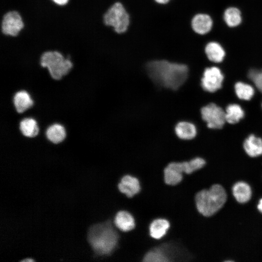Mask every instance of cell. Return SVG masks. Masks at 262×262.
I'll return each instance as SVG.
<instances>
[{"instance_id": "6da1fadb", "label": "cell", "mask_w": 262, "mask_h": 262, "mask_svg": "<svg viewBox=\"0 0 262 262\" xmlns=\"http://www.w3.org/2000/svg\"><path fill=\"white\" fill-rule=\"evenodd\" d=\"M146 69L155 83L174 90L184 83L188 74V68L186 65L166 60L150 61L147 64Z\"/></svg>"}, {"instance_id": "7a4b0ae2", "label": "cell", "mask_w": 262, "mask_h": 262, "mask_svg": "<svg viewBox=\"0 0 262 262\" xmlns=\"http://www.w3.org/2000/svg\"><path fill=\"white\" fill-rule=\"evenodd\" d=\"M119 238L110 220L92 226L87 235V240L93 250L100 256L111 254L117 246Z\"/></svg>"}, {"instance_id": "3957f363", "label": "cell", "mask_w": 262, "mask_h": 262, "mask_svg": "<svg viewBox=\"0 0 262 262\" xmlns=\"http://www.w3.org/2000/svg\"><path fill=\"white\" fill-rule=\"evenodd\" d=\"M227 194L224 188L219 184L212 185L208 190L198 192L195 196L196 208L201 214L210 216L218 212L224 205Z\"/></svg>"}, {"instance_id": "277c9868", "label": "cell", "mask_w": 262, "mask_h": 262, "mask_svg": "<svg viewBox=\"0 0 262 262\" xmlns=\"http://www.w3.org/2000/svg\"><path fill=\"white\" fill-rule=\"evenodd\" d=\"M40 65L47 68L51 77L55 80H60L67 75L73 66L68 59H65L62 54L56 51H47L40 57Z\"/></svg>"}, {"instance_id": "5b68a950", "label": "cell", "mask_w": 262, "mask_h": 262, "mask_svg": "<svg viewBox=\"0 0 262 262\" xmlns=\"http://www.w3.org/2000/svg\"><path fill=\"white\" fill-rule=\"evenodd\" d=\"M182 248L175 243H165L155 247L145 255L143 261L146 262H166L185 258Z\"/></svg>"}, {"instance_id": "8992f818", "label": "cell", "mask_w": 262, "mask_h": 262, "mask_svg": "<svg viewBox=\"0 0 262 262\" xmlns=\"http://www.w3.org/2000/svg\"><path fill=\"white\" fill-rule=\"evenodd\" d=\"M103 21L106 25L113 27L116 33H122L128 30L130 16L122 4L117 2L104 14Z\"/></svg>"}, {"instance_id": "52a82bcc", "label": "cell", "mask_w": 262, "mask_h": 262, "mask_svg": "<svg viewBox=\"0 0 262 262\" xmlns=\"http://www.w3.org/2000/svg\"><path fill=\"white\" fill-rule=\"evenodd\" d=\"M202 119L212 129H221L226 122L225 111L214 103L203 106L200 111Z\"/></svg>"}, {"instance_id": "ba28073f", "label": "cell", "mask_w": 262, "mask_h": 262, "mask_svg": "<svg viewBox=\"0 0 262 262\" xmlns=\"http://www.w3.org/2000/svg\"><path fill=\"white\" fill-rule=\"evenodd\" d=\"M224 75L221 69L216 66L206 67L201 79V85L205 91L214 93L221 88Z\"/></svg>"}, {"instance_id": "9c48e42d", "label": "cell", "mask_w": 262, "mask_h": 262, "mask_svg": "<svg viewBox=\"0 0 262 262\" xmlns=\"http://www.w3.org/2000/svg\"><path fill=\"white\" fill-rule=\"evenodd\" d=\"M23 26L21 17L16 11H10L4 15L1 23V31L3 34L16 36Z\"/></svg>"}, {"instance_id": "30bf717a", "label": "cell", "mask_w": 262, "mask_h": 262, "mask_svg": "<svg viewBox=\"0 0 262 262\" xmlns=\"http://www.w3.org/2000/svg\"><path fill=\"white\" fill-rule=\"evenodd\" d=\"M213 23L211 16L206 13L196 14L191 21L192 30L199 35H205L210 33L213 28Z\"/></svg>"}, {"instance_id": "8fae6325", "label": "cell", "mask_w": 262, "mask_h": 262, "mask_svg": "<svg viewBox=\"0 0 262 262\" xmlns=\"http://www.w3.org/2000/svg\"><path fill=\"white\" fill-rule=\"evenodd\" d=\"M204 50L207 59L215 64L222 63L227 55V52L224 46L216 40L208 41L205 45Z\"/></svg>"}, {"instance_id": "7c38bea8", "label": "cell", "mask_w": 262, "mask_h": 262, "mask_svg": "<svg viewBox=\"0 0 262 262\" xmlns=\"http://www.w3.org/2000/svg\"><path fill=\"white\" fill-rule=\"evenodd\" d=\"M119 191L128 197H132L139 193L141 190L139 180L134 177L127 175L124 176L118 184Z\"/></svg>"}, {"instance_id": "4fadbf2b", "label": "cell", "mask_w": 262, "mask_h": 262, "mask_svg": "<svg viewBox=\"0 0 262 262\" xmlns=\"http://www.w3.org/2000/svg\"><path fill=\"white\" fill-rule=\"evenodd\" d=\"M205 164V161L203 158L196 157L189 161L171 162L168 165L181 173L190 174L202 168Z\"/></svg>"}, {"instance_id": "5bb4252c", "label": "cell", "mask_w": 262, "mask_h": 262, "mask_svg": "<svg viewBox=\"0 0 262 262\" xmlns=\"http://www.w3.org/2000/svg\"><path fill=\"white\" fill-rule=\"evenodd\" d=\"M13 101L16 111L18 114L24 113L34 104L30 94L24 90L18 91L15 94Z\"/></svg>"}, {"instance_id": "9a60e30c", "label": "cell", "mask_w": 262, "mask_h": 262, "mask_svg": "<svg viewBox=\"0 0 262 262\" xmlns=\"http://www.w3.org/2000/svg\"><path fill=\"white\" fill-rule=\"evenodd\" d=\"M223 19L229 28H234L239 26L243 21V15L240 9L235 6L226 8L223 14Z\"/></svg>"}, {"instance_id": "2e32d148", "label": "cell", "mask_w": 262, "mask_h": 262, "mask_svg": "<svg viewBox=\"0 0 262 262\" xmlns=\"http://www.w3.org/2000/svg\"><path fill=\"white\" fill-rule=\"evenodd\" d=\"M243 147L249 156L258 157L262 155V139L253 134H250L244 140Z\"/></svg>"}, {"instance_id": "e0dca14e", "label": "cell", "mask_w": 262, "mask_h": 262, "mask_svg": "<svg viewBox=\"0 0 262 262\" xmlns=\"http://www.w3.org/2000/svg\"><path fill=\"white\" fill-rule=\"evenodd\" d=\"M114 224L117 228L124 232L131 231L135 226L133 216L126 211H120L116 213L114 218Z\"/></svg>"}, {"instance_id": "ac0fdd59", "label": "cell", "mask_w": 262, "mask_h": 262, "mask_svg": "<svg viewBox=\"0 0 262 262\" xmlns=\"http://www.w3.org/2000/svg\"><path fill=\"white\" fill-rule=\"evenodd\" d=\"M45 134L48 140L54 144L62 143L66 136V130L64 126L57 123L49 126Z\"/></svg>"}, {"instance_id": "d6986e66", "label": "cell", "mask_w": 262, "mask_h": 262, "mask_svg": "<svg viewBox=\"0 0 262 262\" xmlns=\"http://www.w3.org/2000/svg\"><path fill=\"white\" fill-rule=\"evenodd\" d=\"M169 228L170 223L167 220L164 218L154 219L149 227L150 236L155 239H160L166 234Z\"/></svg>"}, {"instance_id": "ffe728a7", "label": "cell", "mask_w": 262, "mask_h": 262, "mask_svg": "<svg viewBox=\"0 0 262 262\" xmlns=\"http://www.w3.org/2000/svg\"><path fill=\"white\" fill-rule=\"evenodd\" d=\"M19 130L22 134L28 138H34L39 133L37 122L32 117H26L19 122Z\"/></svg>"}, {"instance_id": "44dd1931", "label": "cell", "mask_w": 262, "mask_h": 262, "mask_svg": "<svg viewBox=\"0 0 262 262\" xmlns=\"http://www.w3.org/2000/svg\"><path fill=\"white\" fill-rule=\"evenodd\" d=\"M175 130L178 137L183 140L193 139L197 133L195 125L187 121L179 122L176 125Z\"/></svg>"}, {"instance_id": "7402d4cb", "label": "cell", "mask_w": 262, "mask_h": 262, "mask_svg": "<svg viewBox=\"0 0 262 262\" xmlns=\"http://www.w3.org/2000/svg\"><path fill=\"white\" fill-rule=\"evenodd\" d=\"M251 189L249 185L243 181L236 183L232 188V193L236 200L239 203L247 202L251 196Z\"/></svg>"}, {"instance_id": "603a6c76", "label": "cell", "mask_w": 262, "mask_h": 262, "mask_svg": "<svg viewBox=\"0 0 262 262\" xmlns=\"http://www.w3.org/2000/svg\"><path fill=\"white\" fill-rule=\"evenodd\" d=\"M244 116V110L237 104H230L226 108V121L230 124H236L243 118Z\"/></svg>"}, {"instance_id": "cb8c5ba5", "label": "cell", "mask_w": 262, "mask_h": 262, "mask_svg": "<svg viewBox=\"0 0 262 262\" xmlns=\"http://www.w3.org/2000/svg\"><path fill=\"white\" fill-rule=\"evenodd\" d=\"M234 88L237 97L244 100H250L255 93L254 89L252 86L242 82H236Z\"/></svg>"}, {"instance_id": "d4e9b609", "label": "cell", "mask_w": 262, "mask_h": 262, "mask_svg": "<svg viewBox=\"0 0 262 262\" xmlns=\"http://www.w3.org/2000/svg\"><path fill=\"white\" fill-rule=\"evenodd\" d=\"M164 174L165 183L169 185L179 184L183 178L182 173L168 165L164 169Z\"/></svg>"}, {"instance_id": "484cf974", "label": "cell", "mask_w": 262, "mask_h": 262, "mask_svg": "<svg viewBox=\"0 0 262 262\" xmlns=\"http://www.w3.org/2000/svg\"><path fill=\"white\" fill-rule=\"evenodd\" d=\"M247 76L258 90L262 93V68H250L248 71Z\"/></svg>"}, {"instance_id": "4316f807", "label": "cell", "mask_w": 262, "mask_h": 262, "mask_svg": "<svg viewBox=\"0 0 262 262\" xmlns=\"http://www.w3.org/2000/svg\"><path fill=\"white\" fill-rule=\"evenodd\" d=\"M55 3L59 5H64L67 3L68 0H52Z\"/></svg>"}, {"instance_id": "83f0119b", "label": "cell", "mask_w": 262, "mask_h": 262, "mask_svg": "<svg viewBox=\"0 0 262 262\" xmlns=\"http://www.w3.org/2000/svg\"><path fill=\"white\" fill-rule=\"evenodd\" d=\"M157 3L161 4H164L168 3L170 0H154Z\"/></svg>"}, {"instance_id": "f1b7e54d", "label": "cell", "mask_w": 262, "mask_h": 262, "mask_svg": "<svg viewBox=\"0 0 262 262\" xmlns=\"http://www.w3.org/2000/svg\"><path fill=\"white\" fill-rule=\"evenodd\" d=\"M258 210L262 213V198L259 201V204L257 206Z\"/></svg>"}, {"instance_id": "f546056e", "label": "cell", "mask_w": 262, "mask_h": 262, "mask_svg": "<svg viewBox=\"0 0 262 262\" xmlns=\"http://www.w3.org/2000/svg\"><path fill=\"white\" fill-rule=\"evenodd\" d=\"M22 261H23V262H25V261L33 262V260L32 259H29L24 260H23Z\"/></svg>"}, {"instance_id": "4dcf8cb0", "label": "cell", "mask_w": 262, "mask_h": 262, "mask_svg": "<svg viewBox=\"0 0 262 262\" xmlns=\"http://www.w3.org/2000/svg\"></svg>"}]
</instances>
